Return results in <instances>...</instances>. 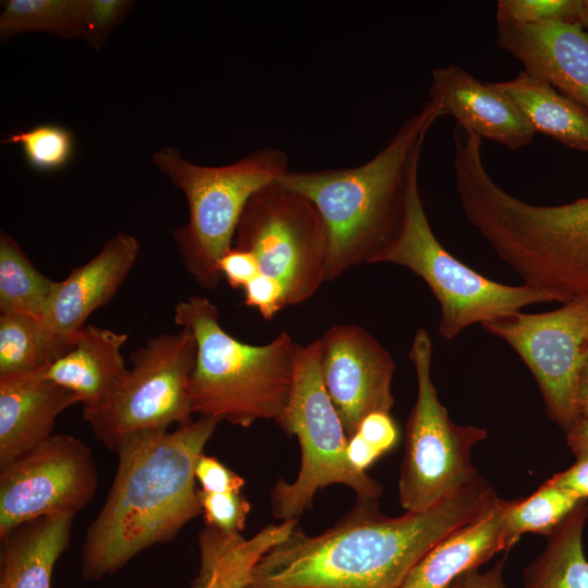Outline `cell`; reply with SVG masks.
I'll return each instance as SVG.
<instances>
[{
	"label": "cell",
	"instance_id": "33",
	"mask_svg": "<svg viewBox=\"0 0 588 588\" xmlns=\"http://www.w3.org/2000/svg\"><path fill=\"white\" fill-rule=\"evenodd\" d=\"M243 290L245 305L256 308L266 320L287 306L284 287L272 277L259 273Z\"/></svg>",
	"mask_w": 588,
	"mask_h": 588
},
{
	"label": "cell",
	"instance_id": "8",
	"mask_svg": "<svg viewBox=\"0 0 588 588\" xmlns=\"http://www.w3.org/2000/svg\"><path fill=\"white\" fill-rule=\"evenodd\" d=\"M407 268L426 282L439 303V333L446 340L475 323L482 324L526 306L559 302L553 294L524 283L493 281L450 254L430 226L418 175L411 184L397 235L375 260Z\"/></svg>",
	"mask_w": 588,
	"mask_h": 588
},
{
	"label": "cell",
	"instance_id": "19",
	"mask_svg": "<svg viewBox=\"0 0 588 588\" xmlns=\"http://www.w3.org/2000/svg\"><path fill=\"white\" fill-rule=\"evenodd\" d=\"M128 335L105 327L86 324L72 347L49 364L44 373L71 391L83 412L100 406L126 375L122 347Z\"/></svg>",
	"mask_w": 588,
	"mask_h": 588
},
{
	"label": "cell",
	"instance_id": "5",
	"mask_svg": "<svg viewBox=\"0 0 588 588\" xmlns=\"http://www.w3.org/2000/svg\"><path fill=\"white\" fill-rule=\"evenodd\" d=\"M173 320L196 342L189 383L194 414L244 428L260 419L279 422L297 344L287 331L262 345L243 343L221 327L217 306L198 295L177 302Z\"/></svg>",
	"mask_w": 588,
	"mask_h": 588
},
{
	"label": "cell",
	"instance_id": "27",
	"mask_svg": "<svg viewBox=\"0 0 588 588\" xmlns=\"http://www.w3.org/2000/svg\"><path fill=\"white\" fill-rule=\"evenodd\" d=\"M84 0H8L0 14V38L44 32L82 38Z\"/></svg>",
	"mask_w": 588,
	"mask_h": 588
},
{
	"label": "cell",
	"instance_id": "7",
	"mask_svg": "<svg viewBox=\"0 0 588 588\" xmlns=\"http://www.w3.org/2000/svg\"><path fill=\"white\" fill-rule=\"evenodd\" d=\"M322 341L296 344L290 399L278 425L301 446L296 479H280L271 490L272 514L296 518L313 504L316 492L332 483L352 488L357 498L377 499L382 487L347 458V436L321 376Z\"/></svg>",
	"mask_w": 588,
	"mask_h": 588
},
{
	"label": "cell",
	"instance_id": "36",
	"mask_svg": "<svg viewBox=\"0 0 588 588\" xmlns=\"http://www.w3.org/2000/svg\"><path fill=\"white\" fill-rule=\"evenodd\" d=\"M218 269L232 289H244L259 274L255 256L234 246L221 257Z\"/></svg>",
	"mask_w": 588,
	"mask_h": 588
},
{
	"label": "cell",
	"instance_id": "17",
	"mask_svg": "<svg viewBox=\"0 0 588 588\" xmlns=\"http://www.w3.org/2000/svg\"><path fill=\"white\" fill-rule=\"evenodd\" d=\"M431 76L428 99L439 103L461 128L510 150L532 143L536 132L494 83L482 82L454 64L436 68Z\"/></svg>",
	"mask_w": 588,
	"mask_h": 588
},
{
	"label": "cell",
	"instance_id": "1",
	"mask_svg": "<svg viewBox=\"0 0 588 588\" xmlns=\"http://www.w3.org/2000/svg\"><path fill=\"white\" fill-rule=\"evenodd\" d=\"M481 476L433 506L390 517L377 499L355 506L317 536L295 527L256 563L245 588H401L438 542L499 501Z\"/></svg>",
	"mask_w": 588,
	"mask_h": 588
},
{
	"label": "cell",
	"instance_id": "37",
	"mask_svg": "<svg viewBox=\"0 0 588 588\" xmlns=\"http://www.w3.org/2000/svg\"><path fill=\"white\" fill-rule=\"evenodd\" d=\"M548 480L579 499H588V453L577 455L576 462L569 468Z\"/></svg>",
	"mask_w": 588,
	"mask_h": 588
},
{
	"label": "cell",
	"instance_id": "32",
	"mask_svg": "<svg viewBox=\"0 0 588 588\" xmlns=\"http://www.w3.org/2000/svg\"><path fill=\"white\" fill-rule=\"evenodd\" d=\"M133 5L128 0H84L82 39L91 48L100 49Z\"/></svg>",
	"mask_w": 588,
	"mask_h": 588
},
{
	"label": "cell",
	"instance_id": "39",
	"mask_svg": "<svg viewBox=\"0 0 588 588\" xmlns=\"http://www.w3.org/2000/svg\"><path fill=\"white\" fill-rule=\"evenodd\" d=\"M346 454L351 464L362 471L369 468L382 455L356 432L347 439Z\"/></svg>",
	"mask_w": 588,
	"mask_h": 588
},
{
	"label": "cell",
	"instance_id": "31",
	"mask_svg": "<svg viewBox=\"0 0 588 588\" xmlns=\"http://www.w3.org/2000/svg\"><path fill=\"white\" fill-rule=\"evenodd\" d=\"M206 526L224 534H241L250 512V503L241 492L210 493L198 489Z\"/></svg>",
	"mask_w": 588,
	"mask_h": 588
},
{
	"label": "cell",
	"instance_id": "35",
	"mask_svg": "<svg viewBox=\"0 0 588 588\" xmlns=\"http://www.w3.org/2000/svg\"><path fill=\"white\" fill-rule=\"evenodd\" d=\"M356 433L382 455L391 451L399 441V429L387 412L368 414L359 424Z\"/></svg>",
	"mask_w": 588,
	"mask_h": 588
},
{
	"label": "cell",
	"instance_id": "22",
	"mask_svg": "<svg viewBox=\"0 0 588 588\" xmlns=\"http://www.w3.org/2000/svg\"><path fill=\"white\" fill-rule=\"evenodd\" d=\"M295 527L296 520H283L246 539L205 526L198 534L200 567L192 588H245L260 558Z\"/></svg>",
	"mask_w": 588,
	"mask_h": 588
},
{
	"label": "cell",
	"instance_id": "9",
	"mask_svg": "<svg viewBox=\"0 0 588 588\" xmlns=\"http://www.w3.org/2000/svg\"><path fill=\"white\" fill-rule=\"evenodd\" d=\"M196 359L193 333H160L130 355L131 368L108 399L83 412L95 437L115 451L127 437L193 421L189 383Z\"/></svg>",
	"mask_w": 588,
	"mask_h": 588
},
{
	"label": "cell",
	"instance_id": "14",
	"mask_svg": "<svg viewBox=\"0 0 588 588\" xmlns=\"http://www.w3.org/2000/svg\"><path fill=\"white\" fill-rule=\"evenodd\" d=\"M321 341L322 381L350 438L368 414L393 408L395 363L378 340L356 324L333 326Z\"/></svg>",
	"mask_w": 588,
	"mask_h": 588
},
{
	"label": "cell",
	"instance_id": "40",
	"mask_svg": "<svg viewBox=\"0 0 588 588\" xmlns=\"http://www.w3.org/2000/svg\"><path fill=\"white\" fill-rule=\"evenodd\" d=\"M566 443L575 456L588 453V414H579L566 431Z\"/></svg>",
	"mask_w": 588,
	"mask_h": 588
},
{
	"label": "cell",
	"instance_id": "26",
	"mask_svg": "<svg viewBox=\"0 0 588 588\" xmlns=\"http://www.w3.org/2000/svg\"><path fill=\"white\" fill-rule=\"evenodd\" d=\"M63 354L41 319L0 314V377L44 369Z\"/></svg>",
	"mask_w": 588,
	"mask_h": 588
},
{
	"label": "cell",
	"instance_id": "41",
	"mask_svg": "<svg viewBox=\"0 0 588 588\" xmlns=\"http://www.w3.org/2000/svg\"><path fill=\"white\" fill-rule=\"evenodd\" d=\"M578 415L588 414V358L581 370L579 384H578Z\"/></svg>",
	"mask_w": 588,
	"mask_h": 588
},
{
	"label": "cell",
	"instance_id": "4",
	"mask_svg": "<svg viewBox=\"0 0 588 588\" xmlns=\"http://www.w3.org/2000/svg\"><path fill=\"white\" fill-rule=\"evenodd\" d=\"M454 174L467 221L524 284L562 304L588 296V197L527 203L502 188L479 156L464 160Z\"/></svg>",
	"mask_w": 588,
	"mask_h": 588
},
{
	"label": "cell",
	"instance_id": "20",
	"mask_svg": "<svg viewBox=\"0 0 588 588\" xmlns=\"http://www.w3.org/2000/svg\"><path fill=\"white\" fill-rule=\"evenodd\" d=\"M506 506L507 501L499 499L481 517L438 542L411 569L401 588H450L461 575L506 551Z\"/></svg>",
	"mask_w": 588,
	"mask_h": 588
},
{
	"label": "cell",
	"instance_id": "38",
	"mask_svg": "<svg viewBox=\"0 0 588 588\" xmlns=\"http://www.w3.org/2000/svg\"><path fill=\"white\" fill-rule=\"evenodd\" d=\"M503 569L504 560H501L495 566L486 572L473 569L461 575L450 588H506Z\"/></svg>",
	"mask_w": 588,
	"mask_h": 588
},
{
	"label": "cell",
	"instance_id": "2",
	"mask_svg": "<svg viewBox=\"0 0 588 588\" xmlns=\"http://www.w3.org/2000/svg\"><path fill=\"white\" fill-rule=\"evenodd\" d=\"M219 422L199 417L119 444L113 482L82 547L83 578L117 573L139 552L173 540L201 514L195 467Z\"/></svg>",
	"mask_w": 588,
	"mask_h": 588
},
{
	"label": "cell",
	"instance_id": "24",
	"mask_svg": "<svg viewBox=\"0 0 588 588\" xmlns=\"http://www.w3.org/2000/svg\"><path fill=\"white\" fill-rule=\"evenodd\" d=\"M588 499H583L549 536L543 552L525 569L522 588H588L583 535Z\"/></svg>",
	"mask_w": 588,
	"mask_h": 588
},
{
	"label": "cell",
	"instance_id": "23",
	"mask_svg": "<svg viewBox=\"0 0 588 588\" xmlns=\"http://www.w3.org/2000/svg\"><path fill=\"white\" fill-rule=\"evenodd\" d=\"M494 85L513 100L536 133L588 152V110L585 107L525 71Z\"/></svg>",
	"mask_w": 588,
	"mask_h": 588
},
{
	"label": "cell",
	"instance_id": "28",
	"mask_svg": "<svg viewBox=\"0 0 588 588\" xmlns=\"http://www.w3.org/2000/svg\"><path fill=\"white\" fill-rule=\"evenodd\" d=\"M580 500L583 499L547 480L529 497L507 501L504 518L506 551L512 549L524 534L549 537Z\"/></svg>",
	"mask_w": 588,
	"mask_h": 588
},
{
	"label": "cell",
	"instance_id": "10",
	"mask_svg": "<svg viewBox=\"0 0 588 588\" xmlns=\"http://www.w3.org/2000/svg\"><path fill=\"white\" fill-rule=\"evenodd\" d=\"M409 359L416 372L417 397L406 424L399 498L406 512H419L480 477L471 451L487 438V431L460 426L450 418L431 378L432 342L424 328L413 338Z\"/></svg>",
	"mask_w": 588,
	"mask_h": 588
},
{
	"label": "cell",
	"instance_id": "34",
	"mask_svg": "<svg viewBox=\"0 0 588 588\" xmlns=\"http://www.w3.org/2000/svg\"><path fill=\"white\" fill-rule=\"evenodd\" d=\"M200 490L210 493L241 492L245 480L217 457L201 454L195 467Z\"/></svg>",
	"mask_w": 588,
	"mask_h": 588
},
{
	"label": "cell",
	"instance_id": "3",
	"mask_svg": "<svg viewBox=\"0 0 588 588\" xmlns=\"http://www.w3.org/2000/svg\"><path fill=\"white\" fill-rule=\"evenodd\" d=\"M448 115L428 99L370 160L353 168L289 170L278 183L318 210L328 236L327 280L352 267L375 264L395 238L407 195L418 175L421 149L434 122Z\"/></svg>",
	"mask_w": 588,
	"mask_h": 588
},
{
	"label": "cell",
	"instance_id": "29",
	"mask_svg": "<svg viewBox=\"0 0 588 588\" xmlns=\"http://www.w3.org/2000/svg\"><path fill=\"white\" fill-rule=\"evenodd\" d=\"M1 144L20 145L28 166L40 172L63 168L74 151L72 133L66 127L51 123L10 134Z\"/></svg>",
	"mask_w": 588,
	"mask_h": 588
},
{
	"label": "cell",
	"instance_id": "30",
	"mask_svg": "<svg viewBox=\"0 0 588 588\" xmlns=\"http://www.w3.org/2000/svg\"><path fill=\"white\" fill-rule=\"evenodd\" d=\"M583 0H499L497 23L578 22Z\"/></svg>",
	"mask_w": 588,
	"mask_h": 588
},
{
	"label": "cell",
	"instance_id": "12",
	"mask_svg": "<svg viewBox=\"0 0 588 588\" xmlns=\"http://www.w3.org/2000/svg\"><path fill=\"white\" fill-rule=\"evenodd\" d=\"M481 326L522 358L538 383L548 417L566 432L578 417V384L588 358V296L551 311L520 310Z\"/></svg>",
	"mask_w": 588,
	"mask_h": 588
},
{
	"label": "cell",
	"instance_id": "21",
	"mask_svg": "<svg viewBox=\"0 0 588 588\" xmlns=\"http://www.w3.org/2000/svg\"><path fill=\"white\" fill-rule=\"evenodd\" d=\"M74 516L39 517L0 536V588H51L53 568L68 549Z\"/></svg>",
	"mask_w": 588,
	"mask_h": 588
},
{
	"label": "cell",
	"instance_id": "16",
	"mask_svg": "<svg viewBox=\"0 0 588 588\" xmlns=\"http://www.w3.org/2000/svg\"><path fill=\"white\" fill-rule=\"evenodd\" d=\"M497 45L588 110V30L580 23H497Z\"/></svg>",
	"mask_w": 588,
	"mask_h": 588
},
{
	"label": "cell",
	"instance_id": "13",
	"mask_svg": "<svg viewBox=\"0 0 588 588\" xmlns=\"http://www.w3.org/2000/svg\"><path fill=\"white\" fill-rule=\"evenodd\" d=\"M97 485L90 449L72 434H52L0 466V536L39 517L75 515L94 498Z\"/></svg>",
	"mask_w": 588,
	"mask_h": 588
},
{
	"label": "cell",
	"instance_id": "25",
	"mask_svg": "<svg viewBox=\"0 0 588 588\" xmlns=\"http://www.w3.org/2000/svg\"><path fill=\"white\" fill-rule=\"evenodd\" d=\"M57 281L41 273L5 232L0 233V314L42 319Z\"/></svg>",
	"mask_w": 588,
	"mask_h": 588
},
{
	"label": "cell",
	"instance_id": "18",
	"mask_svg": "<svg viewBox=\"0 0 588 588\" xmlns=\"http://www.w3.org/2000/svg\"><path fill=\"white\" fill-rule=\"evenodd\" d=\"M44 369L0 377V466L50 438L58 416L78 404L71 391L47 379Z\"/></svg>",
	"mask_w": 588,
	"mask_h": 588
},
{
	"label": "cell",
	"instance_id": "42",
	"mask_svg": "<svg viewBox=\"0 0 588 588\" xmlns=\"http://www.w3.org/2000/svg\"><path fill=\"white\" fill-rule=\"evenodd\" d=\"M579 23L588 30V0H583Z\"/></svg>",
	"mask_w": 588,
	"mask_h": 588
},
{
	"label": "cell",
	"instance_id": "6",
	"mask_svg": "<svg viewBox=\"0 0 588 588\" xmlns=\"http://www.w3.org/2000/svg\"><path fill=\"white\" fill-rule=\"evenodd\" d=\"M152 162L187 200L188 220L172 231L184 268L200 287H217L223 279L219 260L233 247L248 200L289 171L286 155L265 148L231 164L208 167L164 147L152 155Z\"/></svg>",
	"mask_w": 588,
	"mask_h": 588
},
{
	"label": "cell",
	"instance_id": "15",
	"mask_svg": "<svg viewBox=\"0 0 588 588\" xmlns=\"http://www.w3.org/2000/svg\"><path fill=\"white\" fill-rule=\"evenodd\" d=\"M138 241L119 232L87 262L57 281L41 319L66 353L88 317L109 303L133 269L139 255Z\"/></svg>",
	"mask_w": 588,
	"mask_h": 588
},
{
	"label": "cell",
	"instance_id": "11",
	"mask_svg": "<svg viewBox=\"0 0 588 588\" xmlns=\"http://www.w3.org/2000/svg\"><path fill=\"white\" fill-rule=\"evenodd\" d=\"M234 247L252 253L259 273L277 279L287 306L308 301L327 281L328 236L314 204L274 182L248 200Z\"/></svg>",
	"mask_w": 588,
	"mask_h": 588
}]
</instances>
